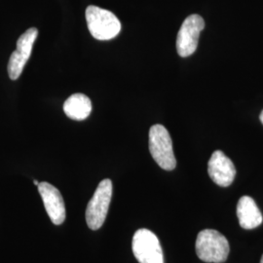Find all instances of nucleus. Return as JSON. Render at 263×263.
Here are the masks:
<instances>
[{
	"mask_svg": "<svg viewBox=\"0 0 263 263\" xmlns=\"http://www.w3.org/2000/svg\"><path fill=\"white\" fill-rule=\"evenodd\" d=\"M195 250L198 257L205 262L222 263L228 257L229 243L218 231L205 229L198 234Z\"/></svg>",
	"mask_w": 263,
	"mask_h": 263,
	"instance_id": "1",
	"label": "nucleus"
},
{
	"mask_svg": "<svg viewBox=\"0 0 263 263\" xmlns=\"http://www.w3.org/2000/svg\"><path fill=\"white\" fill-rule=\"evenodd\" d=\"M86 21L90 33L98 40H110L121 30V23L112 12L98 6L87 7Z\"/></svg>",
	"mask_w": 263,
	"mask_h": 263,
	"instance_id": "2",
	"label": "nucleus"
},
{
	"mask_svg": "<svg viewBox=\"0 0 263 263\" xmlns=\"http://www.w3.org/2000/svg\"><path fill=\"white\" fill-rule=\"evenodd\" d=\"M149 151L154 161L162 169L172 171L177 166L173 142L168 130L160 125H153L148 135Z\"/></svg>",
	"mask_w": 263,
	"mask_h": 263,
	"instance_id": "3",
	"label": "nucleus"
},
{
	"mask_svg": "<svg viewBox=\"0 0 263 263\" xmlns=\"http://www.w3.org/2000/svg\"><path fill=\"white\" fill-rule=\"evenodd\" d=\"M112 197V182L108 179L100 182L86 209V221L90 229L98 230L104 223Z\"/></svg>",
	"mask_w": 263,
	"mask_h": 263,
	"instance_id": "4",
	"label": "nucleus"
},
{
	"mask_svg": "<svg viewBox=\"0 0 263 263\" xmlns=\"http://www.w3.org/2000/svg\"><path fill=\"white\" fill-rule=\"evenodd\" d=\"M132 249L140 263H164L159 239L151 230L141 228L133 237Z\"/></svg>",
	"mask_w": 263,
	"mask_h": 263,
	"instance_id": "5",
	"label": "nucleus"
},
{
	"mask_svg": "<svg viewBox=\"0 0 263 263\" xmlns=\"http://www.w3.org/2000/svg\"><path fill=\"white\" fill-rule=\"evenodd\" d=\"M204 28V19L197 14L190 15L184 20L177 37V51L179 56L186 58L196 51L199 36Z\"/></svg>",
	"mask_w": 263,
	"mask_h": 263,
	"instance_id": "6",
	"label": "nucleus"
},
{
	"mask_svg": "<svg viewBox=\"0 0 263 263\" xmlns=\"http://www.w3.org/2000/svg\"><path fill=\"white\" fill-rule=\"evenodd\" d=\"M38 36L37 28H28L17 41V49L10 57L8 74L12 80H17L31 55L32 46Z\"/></svg>",
	"mask_w": 263,
	"mask_h": 263,
	"instance_id": "7",
	"label": "nucleus"
},
{
	"mask_svg": "<svg viewBox=\"0 0 263 263\" xmlns=\"http://www.w3.org/2000/svg\"><path fill=\"white\" fill-rule=\"evenodd\" d=\"M37 186L51 221L56 226L63 224L66 219V214L64 198L61 192L58 188L46 181L39 182Z\"/></svg>",
	"mask_w": 263,
	"mask_h": 263,
	"instance_id": "8",
	"label": "nucleus"
},
{
	"mask_svg": "<svg viewBox=\"0 0 263 263\" xmlns=\"http://www.w3.org/2000/svg\"><path fill=\"white\" fill-rule=\"evenodd\" d=\"M208 173L217 185L227 187L235 179V166L222 151H216L212 154L209 161Z\"/></svg>",
	"mask_w": 263,
	"mask_h": 263,
	"instance_id": "9",
	"label": "nucleus"
},
{
	"mask_svg": "<svg viewBox=\"0 0 263 263\" xmlns=\"http://www.w3.org/2000/svg\"><path fill=\"white\" fill-rule=\"evenodd\" d=\"M237 216L240 226L244 229H254L262 223V215L253 198L243 196L237 205Z\"/></svg>",
	"mask_w": 263,
	"mask_h": 263,
	"instance_id": "10",
	"label": "nucleus"
},
{
	"mask_svg": "<svg viewBox=\"0 0 263 263\" xmlns=\"http://www.w3.org/2000/svg\"><path fill=\"white\" fill-rule=\"evenodd\" d=\"M64 111L72 120H84L92 111L91 100L84 94L71 95L64 104Z\"/></svg>",
	"mask_w": 263,
	"mask_h": 263,
	"instance_id": "11",
	"label": "nucleus"
},
{
	"mask_svg": "<svg viewBox=\"0 0 263 263\" xmlns=\"http://www.w3.org/2000/svg\"><path fill=\"white\" fill-rule=\"evenodd\" d=\"M259 118H260V121H261V123L263 124V110L261 114H260V117H259Z\"/></svg>",
	"mask_w": 263,
	"mask_h": 263,
	"instance_id": "12",
	"label": "nucleus"
},
{
	"mask_svg": "<svg viewBox=\"0 0 263 263\" xmlns=\"http://www.w3.org/2000/svg\"><path fill=\"white\" fill-rule=\"evenodd\" d=\"M33 182H34V184H35V185H38V184H39V182H38L36 179H34V180H33Z\"/></svg>",
	"mask_w": 263,
	"mask_h": 263,
	"instance_id": "13",
	"label": "nucleus"
},
{
	"mask_svg": "<svg viewBox=\"0 0 263 263\" xmlns=\"http://www.w3.org/2000/svg\"><path fill=\"white\" fill-rule=\"evenodd\" d=\"M260 263H263V255L262 257H261V260H260Z\"/></svg>",
	"mask_w": 263,
	"mask_h": 263,
	"instance_id": "14",
	"label": "nucleus"
}]
</instances>
